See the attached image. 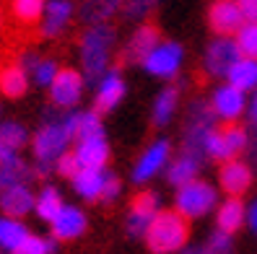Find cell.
I'll return each mask as SVG.
<instances>
[{
  "mask_svg": "<svg viewBox=\"0 0 257 254\" xmlns=\"http://www.w3.org/2000/svg\"><path fill=\"white\" fill-rule=\"evenodd\" d=\"M78 114L81 112H60L50 109L42 117L37 132L32 135V166L37 176H50L55 174V163L60 156H65L73 143L75 132H78Z\"/></svg>",
  "mask_w": 257,
  "mask_h": 254,
  "instance_id": "cell-1",
  "label": "cell"
},
{
  "mask_svg": "<svg viewBox=\"0 0 257 254\" xmlns=\"http://www.w3.org/2000/svg\"><path fill=\"white\" fill-rule=\"evenodd\" d=\"M114 44H117V32L109 24H91L81 34L78 55H81V73L86 78V86H94L109 70Z\"/></svg>",
  "mask_w": 257,
  "mask_h": 254,
  "instance_id": "cell-2",
  "label": "cell"
},
{
  "mask_svg": "<svg viewBox=\"0 0 257 254\" xmlns=\"http://www.w3.org/2000/svg\"><path fill=\"white\" fill-rule=\"evenodd\" d=\"M143 238L154 254H179L190 244V220L177 210H159Z\"/></svg>",
  "mask_w": 257,
  "mask_h": 254,
  "instance_id": "cell-3",
  "label": "cell"
},
{
  "mask_svg": "<svg viewBox=\"0 0 257 254\" xmlns=\"http://www.w3.org/2000/svg\"><path fill=\"white\" fill-rule=\"evenodd\" d=\"M218 187L205 182V179H192V182L177 187L174 195V210L179 215H185L187 220H200L205 215H210L218 205Z\"/></svg>",
  "mask_w": 257,
  "mask_h": 254,
  "instance_id": "cell-4",
  "label": "cell"
},
{
  "mask_svg": "<svg viewBox=\"0 0 257 254\" xmlns=\"http://www.w3.org/2000/svg\"><path fill=\"white\" fill-rule=\"evenodd\" d=\"M218 127V119L210 112V104L205 99H195L187 109V117H185V127H182V153H190V156H198L205 161V140L208 135Z\"/></svg>",
  "mask_w": 257,
  "mask_h": 254,
  "instance_id": "cell-5",
  "label": "cell"
},
{
  "mask_svg": "<svg viewBox=\"0 0 257 254\" xmlns=\"http://www.w3.org/2000/svg\"><path fill=\"white\" fill-rule=\"evenodd\" d=\"M182 63H185V50L179 42H159L154 50H151L141 68L148 73L151 78H159V81H174L179 76V70H182Z\"/></svg>",
  "mask_w": 257,
  "mask_h": 254,
  "instance_id": "cell-6",
  "label": "cell"
},
{
  "mask_svg": "<svg viewBox=\"0 0 257 254\" xmlns=\"http://www.w3.org/2000/svg\"><path fill=\"white\" fill-rule=\"evenodd\" d=\"M169 161H172V140L156 138L154 143H148L133 163V171H130L133 184H148L151 179H156L159 174L166 171Z\"/></svg>",
  "mask_w": 257,
  "mask_h": 254,
  "instance_id": "cell-7",
  "label": "cell"
},
{
  "mask_svg": "<svg viewBox=\"0 0 257 254\" xmlns=\"http://www.w3.org/2000/svg\"><path fill=\"white\" fill-rule=\"evenodd\" d=\"M83 91H86L83 73L73 70V68H60L55 81L50 83V101H52V107L60 109V112H73L81 104Z\"/></svg>",
  "mask_w": 257,
  "mask_h": 254,
  "instance_id": "cell-8",
  "label": "cell"
},
{
  "mask_svg": "<svg viewBox=\"0 0 257 254\" xmlns=\"http://www.w3.org/2000/svg\"><path fill=\"white\" fill-rule=\"evenodd\" d=\"M208 104H210V112H213V117L218 119V122L234 125V122H239V119L247 114L249 99H247L244 91H239V88H234L231 83L223 81V83H218L213 91H210Z\"/></svg>",
  "mask_w": 257,
  "mask_h": 254,
  "instance_id": "cell-9",
  "label": "cell"
},
{
  "mask_svg": "<svg viewBox=\"0 0 257 254\" xmlns=\"http://www.w3.org/2000/svg\"><path fill=\"white\" fill-rule=\"evenodd\" d=\"M161 210V197L159 192L154 189H143L138 192V195L133 197L130 202V210H127V218H125V231L127 236L133 238H143L151 220H154V215Z\"/></svg>",
  "mask_w": 257,
  "mask_h": 254,
  "instance_id": "cell-10",
  "label": "cell"
},
{
  "mask_svg": "<svg viewBox=\"0 0 257 254\" xmlns=\"http://www.w3.org/2000/svg\"><path fill=\"white\" fill-rule=\"evenodd\" d=\"M254 184V169L244 158H231L223 161L218 169V187L226 197H241L247 195Z\"/></svg>",
  "mask_w": 257,
  "mask_h": 254,
  "instance_id": "cell-11",
  "label": "cell"
},
{
  "mask_svg": "<svg viewBox=\"0 0 257 254\" xmlns=\"http://www.w3.org/2000/svg\"><path fill=\"white\" fill-rule=\"evenodd\" d=\"M239 57L241 55H239V47H236L234 37H216L205 47L203 70H205V76H210V78H226V73L231 70V65L236 63Z\"/></svg>",
  "mask_w": 257,
  "mask_h": 254,
  "instance_id": "cell-12",
  "label": "cell"
},
{
  "mask_svg": "<svg viewBox=\"0 0 257 254\" xmlns=\"http://www.w3.org/2000/svg\"><path fill=\"white\" fill-rule=\"evenodd\" d=\"M125 94H127V86H125L122 73H119V68H109L94 83V112H99V114L114 112L122 104Z\"/></svg>",
  "mask_w": 257,
  "mask_h": 254,
  "instance_id": "cell-13",
  "label": "cell"
},
{
  "mask_svg": "<svg viewBox=\"0 0 257 254\" xmlns=\"http://www.w3.org/2000/svg\"><path fill=\"white\" fill-rule=\"evenodd\" d=\"M86 228H88V215L78 205H65L50 223L55 241H75V238H81L86 233Z\"/></svg>",
  "mask_w": 257,
  "mask_h": 254,
  "instance_id": "cell-14",
  "label": "cell"
},
{
  "mask_svg": "<svg viewBox=\"0 0 257 254\" xmlns=\"http://www.w3.org/2000/svg\"><path fill=\"white\" fill-rule=\"evenodd\" d=\"M208 24L216 37H234L244 26V16H241L236 0H216L208 8Z\"/></svg>",
  "mask_w": 257,
  "mask_h": 254,
  "instance_id": "cell-15",
  "label": "cell"
},
{
  "mask_svg": "<svg viewBox=\"0 0 257 254\" xmlns=\"http://www.w3.org/2000/svg\"><path fill=\"white\" fill-rule=\"evenodd\" d=\"M70 151L78 158L81 169H107V161H109L107 132L104 135H91V138H78Z\"/></svg>",
  "mask_w": 257,
  "mask_h": 254,
  "instance_id": "cell-16",
  "label": "cell"
},
{
  "mask_svg": "<svg viewBox=\"0 0 257 254\" xmlns=\"http://www.w3.org/2000/svg\"><path fill=\"white\" fill-rule=\"evenodd\" d=\"M213 218H216V231L234 236L236 231L247 226V202L241 197H226L216 205Z\"/></svg>",
  "mask_w": 257,
  "mask_h": 254,
  "instance_id": "cell-17",
  "label": "cell"
},
{
  "mask_svg": "<svg viewBox=\"0 0 257 254\" xmlns=\"http://www.w3.org/2000/svg\"><path fill=\"white\" fill-rule=\"evenodd\" d=\"M179 99H182V88H179L177 83L164 86L161 91L156 94L154 104H151V125L159 127V130L169 127L174 114L179 112Z\"/></svg>",
  "mask_w": 257,
  "mask_h": 254,
  "instance_id": "cell-18",
  "label": "cell"
},
{
  "mask_svg": "<svg viewBox=\"0 0 257 254\" xmlns=\"http://www.w3.org/2000/svg\"><path fill=\"white\" fill-rule=\"evenodd\" d=\"M34 195L32 184H16L8 189H0V213L11 218H21L34 213Z\"/></svg>",
  "mask_w": 257,
  "mask_h": 254,
  "instance_id": "cell-19",
  "label": "cell"
},
{
  "mask_svg": "<svg viewBox=\"0 0 257 254\" xmlns=\"http://www.w3.org/2000/svg\"><path fill=\"white\" fill-rule=\"evenodd\" d=\"M159 42H161L159 29H156L154 24H143V26H138V29L130 34L125 50H122V60H125V63H133V65H141L143 57L154 50Z\"/></svg>",
  "mask_w": 257,
  "mask_h": 254,
  "instance_id": "cell-20",
  "label": "cell"
},
{
  "mask_svg": "<svg viewBox=\"0 0 257 254\" xmlns=\"http://www.w3.org/2000/svg\"><path fill=\"white\" fill-rule=\"evenodd\" d=\"M70 19H73L70 0H47L44 3V13H42V26H39L42 37H47V39L60 37L68 29Z\"/></svg>",
  "mask_w": 257,
  "mask_h": 254,
  "instance_id": "cell-21",
  "label": "cell"
},
{
  "mask_svg": "<svg viewBox=\"0 0 257 254\" xmlns=\"http://www.w3.org/2000/svg\"><path fill=\"white\" fill-rule=\"evenodd\" d=\"M19 65L29 73V81H32L34 86H39V88H50V83L60 73V65L52 57H42L37 52H24Z\"/></svg>",
  "mask_w": 257,
  "mask_h": 254,
  "instance_id": "cell-22",
  "label": "cell"
},
{
  "mask_svg": "<svg viewBox=\"0 0 257 254\" xmlns=\"http://www.w3.org/2000/svg\"><path fill=\"white\" fill-rule=\"evenodd\" d=\"M107 174H109L107 169H78V174L70 179V187H73V192L81 200L99 202L104 182H107Z\"/></svg>",
  "mask_w": 257,
  "mask_h": 254,
  "instance_id": "cell-23",
  "label": "cell"
},
{
  "mask_svg": "<svg viewBox=\"0 0 257 254\" xmlns=\"http://www.w3.org/2000/svg\"><path fill=\"white\" fill-rule=\"evenodd\" d=\"M29 140H32V135H29V130L21 122H16V119H0V158L21 156Z\"/></svg>",
  "mask_w": 257,
  "mask_h": 254,
  "instance_id": "cell-24",
  "label": "cell"
},
{
  "mask_svg": "<svg viewBox=\"0 0 257 254\" xmlns=\"http://www.w3.org/2000/svg\"><path fill=\"white\" fill-rule=\"evenodd\" d=\"M203 163H205L203 158L179 151L177 156H172L169 166H166V182H169L174 189L182 187V184H187V182H192V179H198Z\"/></svg>",
  "mask_w": 257,
  "mask_h": 254,
  "instance_id": "cell-25",
  "label": "cell"
},
{
  "mask_svg": "<svg viewBox=\"0 0 257 254\" xmlns=\"http://www.w3.org/2000/svg\"><path fill=\"white\" fill-rule=\"evenodd\" d=\"M37 179L34 166L24 156L0 158V189L16 187V184H32Z\"/></svg>",
  "mask_w": 257,
  "mask_h": 254,
  "instance_id": "cell-26",
  "label": "cell"
},
{
  "mask_svg": "<svg viewBox=\"0 0 257 254\" xmlns=\"http://www.w3.org/2000/svg\"><path fill=\"white\" fill-rule=\"evenodd\" d=\"M65 207V200L60 195V189L52 184H44L42 189H37L34 195V215L44 223H52L55 215Z\"/></svg>",
  "mask_w": 257,
  "mask_h": 254,
  "instance_id": "cell-27",
  "label": "cell"
},
{
  "mask_svg": "<svg viewBox=\"0 0 257 254\" xmlns=\"http://www.w3.org/2000/svg\"><path fill=\"white\" fill-rule=\"evenodd\" d=\"M226 83H231L234 88H239V91H254L257 88V60L252 57H239L236 63L231 65V70L226 73Z\"/></svg>",
  "mask_w": 257,
  "mask_h": 254,
  "instance_id": "cell-28",
  "label": "cell"
},
{
  "mask_svg": "<svg viewBox=\"0 0 257 254\" xmlns=\"http://www.w3.org/2000/svg\"><path fill=\"white\" fill-rule=\"evenodd\" d=\"M29 73L16 63V65H6L0 68V94L6 99H21L29 91Z\"/></svg>",
  "mask_w": 257,
  "mask_h": 254,
  "instance_id": "cell-29",
  "label": "cell"
},
{
  "mask_svg": "<svg viewBox=\"0 0 257 254\" xmlns=\"http://www.w3.org/2000/svg\"><path fill=\"white\" fill-rule=\"evenodd\" d=\"M32 233L29 226L21 218H11V215H0V251H16L24 238Z\"/></svg>",
  "mask_w": 257,
  "mask_h": 254,
  "instance_id": "cell-30",
  "label": "cell"
},
{
  "mask_svg": "<svg viewBox=\"0 0 257 254\" xmlns=\"http://www.w3.org/2000/svg\"><path fill=\"white\" fill-rule=\"evenodd\" d=\"M127 0H83L81 6V19L91 26V24H107L109 16H114V13L119 8H125Z\"/></svg>",
  "mask_w": 257,
  "mask_h": 254,
  "instance_id": "cell-31",
  "label": "cell"
},
{
  "mask_svg": "<svg viewBox=\"0 0 257 254\" xmlns=\"http://www.w3.org/2000/svg\"><path fill=\"white\" fill-rule=\"evenodd\" d=\"M221 138H223V145H226V153H229V158H241L247 153L249 148V130L244 125H223L221 127Z\"/></svg>",
  "mask_w": 257,
  "mask_h": 254,
  "instance_id": "cell-32",
  "label": "cell"
},
{
  "mask_svg": "<svg viewBox=\"0 0 257 254\" xmlns=\"http://www.w3.org/2000/svg\"><path fill=\"white\" fill-rule=\"evenodd\" d=\"M234 42L241 57L257 60V21H244V26L234 34Z\"/></svg>",
  "mask_w": 257,
  "mask_h": 254,
  "instance_id": "cell-33",
  "label": "cell"
},
{
  "mask_svg": "<svg viewBox=\"0 0 257 254\" xmlns=\"http://www.w3.org/2000/svg\"><path fill=\"white\" fill-rule=\"evenodd\" d=\"M44 3H47V0H11V11H13V16H16V21L34 24V21L42 19Z\"/></svg>",
  "mask_w": 257,
  "mask_h": 254,
  "instance_id": "cell-34",
  "label": "cell"
},
{
  "mask_svg": "<svg viewBox=\"0 0 257 254\" xmlns=\"http://www.w3.org/2000/svg\"><path fill=\"white\" fill-rule=\"evenodd\" d=\"M55 246H57V241H55L52 236L29 233L24 238V244L16 251H11V254H55Z\"/></svg>",
  "mask_w": 257,
  "mask_h": 254,
  "instance_id": "cell-35",
  "label": "cell"
},
{
  "mask_svg": "<svg viewBox=\"0 0 257 254\" xmlns=\"http://www.w3.org/2000/svg\"><path fill=\"white\" fill-rule=\"evenodd\" d=\"M203 254H234V236L213 231L208 236V241L203 244Z\"/></svg>",
  "mask_w": 257,
  "mask_h": 254,
  "instance_id": "cell-36",
  "label": "cell"
},
{
  "mask_svg": "<svg viewBox=\"0 0 257 254\" xmlns=\"http://www.w3.org/2000/svg\"><path fill=\"white\" fill-rule=\"evenodd\" d=\"M119 195H122V182H119V176L117 174H107V182H104V189H101V200L104 205H112L119 200Z\"/></svg>",
  "mask_w": 257,
  "mask_h": 254,
  "instance_id": "cell-37",
  "label": "cell"
},
{
  "mask_svg": "<svg viewBox=\"0 0 257 254\" xmlns=\"http://www.w3.org/2000/svg\"><path fill=\"white\" fill-rule=\"evenodd\" d=\"M78 169H81V163H78V158H75L73 151H68L65 156H60L57 163H55V174L65 176V179H73L75 174H78Z\"/></svg>",
  "mask_w": 257,
  "mask_h": 254,
  "instance_id": "cell-38",
  "label": "cell"
},
{
  "mask_svg": "<svg viewBox=\"0 0 257 254\" xmlns=\"http://www.w3.org/2000/svg\"><path fill=\"white\" fill-rule=\"evenodd\" d=\"M156 3L159 0H127L125 3V16L127 19H143Z\"/></svg>",
  "mask_w": 257,
  "mask_h": 254,
  "instance_id": "cell-39",
  "label": "cell"
},
{
  "mask_svg": "<svg viewBox=\"0 0 257 254\" xmlns=\"http://www.w3.org/2000/svg\"><path fill=\"white\" fill-rule=\"evenodd\" d=\"M244 21H257V0H236Z\"/></svg>",
  "mask_w": 257,
  "mask_h": 254,
  "instance_id": "cell-40",
  "label": "cell"
},
{
  "mask_svg": "<svg viewBox=\"0 0 257 254\" xmlns=\"http://www.w3.org/2000/svg\"><path fill=\"white\" fill-rule=\"evenodd\" d=\"M247 228L257 236V197L247 205Z\"/></svg>",
  "mask_w": 257,
  "mask_h": 254,
  "instance_id": "cell-41",
  "label": "cell"
},
{
  "mask_svg": "<svg viewBox=\"0 0 257 254\" xmlns=\"http://www.w3.org/2000/svg\"><path fill=\"white\" fill-rule=\"evenodd\" d=\"M247 119H249L252 130L257 132V88L252 91V99H249V104H247Z\"/></svg>",
  "mask_w": 257,
  "mask_h": 254,
  "instance_id": "cell-42",
  "label": "cell"
},
{
  "mask_svg": "<svg viewBox=\"0 0 257 254\" xmlns=\"http://www.w3.org/2000/svg\"><path fill=\"white\" fill-rule=\"evenodd\" d=\"M0 32H3V11H0Z\"/></svg>",
  "mask_w": 257,
  "mask_h": 254,
  "instance_id": "cell-43",
  "label": "cell"
}]
</instances>
